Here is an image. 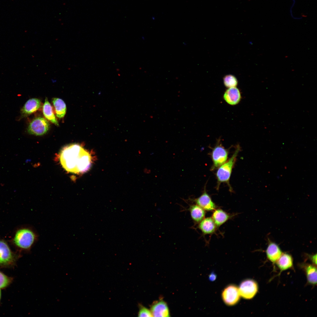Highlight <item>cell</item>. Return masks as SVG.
Listing matches in <instances>:
<instances>
[{
	"instance_id": "3957f363",
	"label": "cell",
	"mask_w": 317,
	"mask_h": 317,
	"mask_svg": "<svg viewBox=\"0 0 317 317\" xmlns=\"http://www.w3.org/2000/svg\"><path fill=\"white\" fill-rule=\"evenodd\" d=\"M240 150V146H237L231 158L218 168L216 173L217 180V188L218 189L221 183H225L228 186L230 191L232 190V188L230 184V180L237 157Z\"/></svg>"
},
{
	"instance_id": "d6986e66",
	"label": "cell",
	"mask_w": 317,
	"mask_h": 317,
	"mask_svg": "<svg viewBox=\"0 0 317 317\" xmlns=\"http://www.w3.org/2000/svg\"><path fill=\"white\" fill-rule=\"evenodd\" d=\"M230 216L226 212L221 209L215 210L212 217L216 226L219 227L227 221L230 218Z\"/></svg>"
},
{
	"instance_id": "8fae6325",
	"label": "cell",
	"mask_w": 317,
	"mask_h": 317,
	"mask_svg": "<svg viewBox=\"0 0 317 317\" xmlns=\"http://www.w3.org/2000/svg\"><path fill=\"white\" fill-rule=\"evenodd\" d=\"M41 100L37 98H33L28 100L21 110L22 117L28 116L36 111L41 107Z\"/></svg>"
},
{
	"instance_id": "30bf717a",
	"label": "cell",
	"mask_w": 317,
	"mask_h": 317,
	"mask_svg": "<svg viewBox=\"0 0 317 317\" xmlns=\"http://www.w3.org/2000/svg\"><path fill=\"white\" fill-rule=\"evenodd\" d=\"M192 200L196 205L205 210L212 211L216 208L215 204L205 190L199 197Z\"/></svg>"
},
{
	"instance_id": "ac0fdd59",
	"label": "cell",
	"mask_w": 317,
	"mask_h": 317,
	"mask_svg": "<svg viewBox=\"0 0 317 317\" xmlns=\"http://www.w3.org/2000/svg\"><path fill=\"white\" fill-rule=\"evenodd\" d=\"M43 115L46 119L56 125H59L58 122L53 112L52 107L47 98H45L43 106Z\"/></svg>"
},
{
	"instance_id": "9a60e30c",
	"label": "cell",
	"mask_w": 317,
	"mask_h": 317,
	"mask_svg": "<svg viewBox=\"0 0 317 317\" xmlns=\"http://www.w3.org/2000/svg\"><path fill=\"white\" fill-rule=\"evenodd\" d=\"M305 272L307 282L308 284L313 285L317 284V268L316 266L313 264H302Z\"/></svg>"
},
{
	"instance_id": "44dd1931",
	"label": "cell",
	"mask_w": 317,
	"mask_h": 317,
	"mask_svg": "<svg viewBox=\"0 0 317 317\" xmlns=\"http://www.w3.org/2000/svg\"><path fill=\"white\" fill-rule=\"evenodd\" d=\"M13 279L8 276L0 271V289H4L9 286L12 282Z\"/></svg>"
},
{
	"instance_id": "ffe728a7",
	"label": "cell",
	"mask_w": 317,
	"mask_h": 317,
	"mask_svg": "<svg viewBox=\"0 0 317 317\" xmlns=\"http://www.w3.org/2000/svg\"><path fill=\"white\" fill-rule=\"evenodd\" d=\"M52 102L56 116L59 118H63L66 111V105L64 101L60 98H54L52 100Z\"/></svg>"
},
{
	"instance_id": "4fadbf2b",
	"label": "cell",
	"mask_w": 317,
	"mask_h": 317,
	"mask_svg": "<svg viewBox=\"0 0 317 317\" xmlns=\"http://www.w3.org/2000/svg\"><path fill=\"white\" fill-rule=\"evenodd\" d=\"M265 252L267 259L273 263H276L282 253L279 245L271 241L269 242Z\"/></svg>"
},
{
	"instance_id": "d4e9b609",
	"label": "cell",
	"mask_w": 317,
	"mask_h": 317,
	"mask_svg": "<svg viewBox=\"0 0 317 317\" xmlns=\"http://www.w3.org/2000/svg\"><path fill=\"white\" fill-rule=\"evenodd\" d=\"M216 278V275L214 273L212 272L209 276V279L211 281L215 280Z\"/></svg>"
},
{
	"instance_id": "cb8c5ba5",
	"label": "cell",
	"mask_w": 317,
	"mask_h": 317,
	"mask_svg": "<svg viewBox=\"0 0 317 317\" xmlns=\"http://www.w3.org/2000/svg\"><path fill=\"white\" fill-rule=\"evenodd\" d=\"M309 258L312 262L313 264L316 266L317 264V255L316 254L311 255H308Z\"/></svg>"
},
{
	"instance_id": "7c38bea8",
	"label": "cell",
	"mask_w": 317,
	"mask_h": 317,
	"mask_svg": "<svg viewBox=\"0 0 317 317\" xmlns=\"http://www.w3.org/2000/svg\"><path fill=\"white\" fill-rule=\"evenodd\" d=\"M223 97L229 104L234 105L238 104L241 99L240 92L236 87L228 88L225 92Z\"/></svg>"
},
{
	"instance_id": "e0dca14e",
	"label": "cell",
	"mask_w": 317,
	"mask_h": 317,
	"mask_svg": "<svg viewBox=\"0 0 317 317\" xmlns=\"http://www.w3.org/2000/svg\"><path fill=\"white\" fill-rule=\"evenodd\" d=\"M188 210L192 219L195 222H199L205 217V210L196 204L190 205Z\"/></svg>"
},
{
	"instance_id": "6da1fadb",
	"label": "cell",
	"mask_w": 317,
	"mask_h": 317,
	"mask_svg": "<svg viewBox=\"0 0 317 317\" xmlns=\"http://www.w3.org/2000/svg\"><path fill=\"white\" fill-rule=\"evenodd\" d=\"M59 156L62 166L66 171L70 173L75 174L85 173L91 165V155L78 144H71L64 147Z\"/></svg>"
},
{
	"instance_id": "52a82bcc",
	"label": "cell",
	"mask_w": 317,
	"mask_h": 317,
	"mask_svg": "<svg viewBox=\"0 0 317 317\" xmlns=\"http://www.w3.org/2000/svg\"><path fill=\"white\" fill-rule=\"evenodd\" d=\"M239 290L240 296L246 299L253 298L258 290L257 283L252 279L244 280L240 284Z\"/></svg>"
},
{
	"instance_id": "9c48e42d",
	"label": "cell",
	"mask_w": 317,
	"mask_h": 317,
	"mask_svg": "<svg viewBox=\"0 0 317 317\" xmlns=\"http://www.w3.org/2000/svg\"><path fill=\"white\" fill-rule=\"evenodd\" d=\"M150 311L153 316L165 317L170 316L168 306L166 303L162 300L154 301L151 306Z\"/></svg>"
},
{
	"instance_id": "2e32d148",
	"label": "cell",
	"mask_w": 317,
	"mask_h": 317,
	"mask_svg": "<svg viewBox=\"0 0 317 317\" xmlns=\"http://www.w3.org/2000/svg\"><path fill=\"white\" fill-rule=\"evenodd\" d=\"M198 227L204 234H211L213 233L216 228V225L212 218H204L199 222Z\"/></svg>"
},
{
	"instance_id": "603a6c76",
	"label": "cell",
	"mask_w": 317,
	"mask_h": 317,
	"mask_svg": "<svg viewBox=\"0 0 317 317\" xmlns=\"http://www.w3.org/2000/svg\"><path fill=\"white\" fill-rule=\"evenodd\" d=\"M139 317H152V315L150 310L140 305L138 314Z\"/></svg>"
},
{
	"instance_id": "5bb4252c",
	"label": "cell",
	"mask_w": 317,
	"mask_h": 317,
	"mask_svg": "<svg viewBox=\"0 0 317 317\" xmlns=\"http://www.w3.org/2000/svg\"><path fill=\"white\" fill-rule=\"evenodd\" d=\"M280 270L279 275L283 271L291 269L293 267V260L291 254L286 253L282 254L275 263Z\"/></svg>"
},
{
	"instance_id": "277c9868",
	"label": "cell",
	"mask_w": 317,
	"mask_h": 317,
	"mask_svg": "<svg viewBox=\"0 0 317 317\" xmlns=\"http://www.w3.org/2000/svg\"><path fill=\"white\" fill-rule=\"evenodd\" d=\"M21 256L20 253L12 250L6 240L0 239V267H14Z\"/></svg>"
},
{
	"instance_id": "ba28073f",
	"label": "cell",
	"mask_w": 317,
	"mask_h": 317,
	"mask_svg": "<svg viewBox=\"0 0 317 317\" xmlns=\"http://www.w3.org/2000/svg\"><path fill=\"white\" fill-rule=\"evenodd\" d=\"M222 296L226 305L229 306L235 305L239 301L240 297L238 288L233 284L228 286L223 290Z\"/></svg>"
},
{
	"instance_id": "8992f818",
	"label": "cell",
	"mask_w": 317,
	"mask_h": 317,
	"mask_svg": "<svg viewBox=\"0 0 317 317\" xmlns=\"http://www.w3.org/2000/svg\"><path fill=\"white\" fill-rule=\"evenodd\" d=\"M50 128V124L45 118L37 117L33 119L29 124L27 131L30 134L41 136L45 134Z\"/></svg>"
},
{
	"instance_id": "7a4b0ae2",
	"label": "cell",
	"mask_w": 317,
	"mask_h": 317,
	"mask_svg": "<svg viewBox=\"0 0 317 317\" xmlns=\"http://www.w3.org/2000/svg\"><path fill=\"white\" fill-rule=\"evenodd\" d=\"M38 236L32 228L23 226L15 230L10 243L19 253L28 252L37 242Z\"/></svg>"
},
{
	"instance_id": "5b68a950",
	"label": "cell",
	"mask_w": 317,
	"mask_h": 317,
	"mask_svg": "<svg viewBox=\"0 0 317 317\" xmlns=\"http://www.w3.org/2000/svg\"><path fill=\"white\" fill-rule=\"evenodd\" d=\"M229 154L228 151L222 146L220 141H218L215 146L213 148L211 153L213 161L211 170L218 168L227 161Z\"/></svg>"
},
{
	"instance_id": "484cf974",
	"label": "cell",
	"mask_w": 317,
	"mask_h": 317,
	"mask_svg": "<svg viewBox=\"0 0 317 317\" xmlns=\"http://www.w3.org/2000/svg\"><path fill=\"white\" fill-rule=\"evenodd\" d=\"M1 289H0V302L1 301Z\"/></svg>"
},
{
	"instance_id": "7402d4cb",
	"label": "cell",
	"mask_w": 317,
	"mask_h": 317,
	"mask_svg": "<svg viewBox=\"0 0 317 317\" xmlns=\"http://www.w3.org/2000/svg\"><path fill=\"white\" fill-rule=\"evenodd\" d=\"M223 81L225 86L228 88L236 87L238 84L237 78L234 76L231 75L225 76L223 77Z\"/></svg>"
}]
</instances>
